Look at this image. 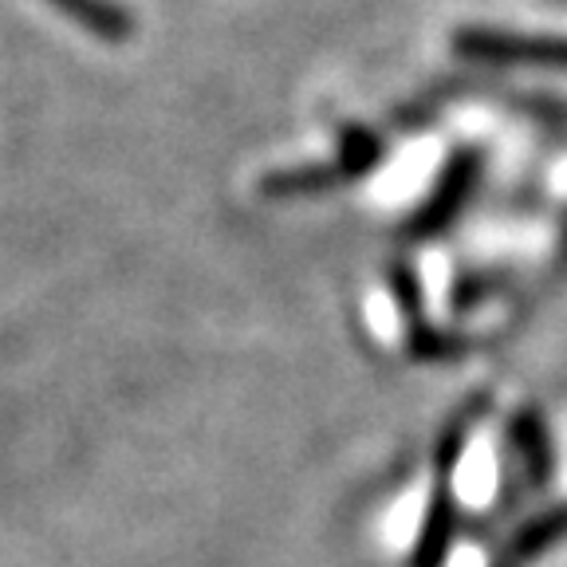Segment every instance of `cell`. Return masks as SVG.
Returning <instances> with one entry per match:
<instances>
[{"mask_svg":"<svg viewBox=\"0 0 567 567\" xmlns=\"http://www.w3.org/2000/svg\"><path fill=\"white\" fill-rule=\"evenodd\" d=\"M453 48L465 60L496 63V68L516 63V68L567 71V40H556V35H513L493 32V28H461L453 35Z\"/></svg>","mask_w":567,"mask_h":567,"instance_id":"cell-1","label":"cell"},{"mask_svg":"<svg viewBox=\"0 0 567 567\" xmlns=\"http://www.w3.org/2000/svg\"><path fill=\"white\" fill-rule=\"evenodd\" d=\"M44 4L68 17L71 24H80L87 35L103 40V44H131L134 28H138L134 12L115 4V0H44Z\"/></svg>","mask_w":567,"mask_h":567,"instance_id":"cell-3","label":"cell"},{"mask_svg":"<svg viewBox=\"0 0 567 567\" xmlns=\"http://www.w3.org/2000/svg\"><path fill=\"white\" fill-rule=\"evenodd\" d=\"M343 174H339L336 162L328 166H292V169H272V174L260 177V194L265 197H311V194H328L331 186H339Z\"/></svg>","mask_w":567,"mask_h":567,"instance_id":"cell-5","label":"cell"},{"mask_svg":"<svg viewBox=\"0 0 567 567\" xmlns=\"http://www.w3.org/2000/svg\"><path fill=\"white\" fill-rule=\"evenodd\" d=\"M559 536H567V508H556V513H544L532 524H524L516 532V556H536V551L551 548Z\"/></svg>","mask_w":567,"mask_h":567,"instance_id":"cell-7","label":"cell"},{"mask_svg":"<svg viewBox=\"0 0 567 567\" xmlns=\"http://www.w3.org/2000/svg\"><path fill=\"white\" fill-rule=\"evenodd\" d=\"M450 536H453V505H450V473H437V488L434 501L425 508L422 520V536L414 544V556L410 567H437L450 551Z\"/></svg>","mask_w":567,"mask_h":567,"instance_id":"cell-4","label":"cell"},{"mask_svg":"<svg viewBox=\"0 0 567 567\" xmlns=\"http://www.w3.org/2000/svg\"><path fill=\"white\" fill-rule=\"evenodd\" d=\"M379 162H382V138L371 126H347V131L339 134L336 166H339V174H343V182L367 177Z\"/></svg>","mask_w":567,"mask_h":567,"instance_id":"cell-6","label":"cell"},{"mask_svg":"<svg viewBox=\"0 0 567 567\" xmlns=\"http://www.w3.org/2000/svg\"><path fill=\"white\" fill-rule=\"evenodd\" d=\"M513 434H516V445H520L528 457H536V465H532V477H540L544 481V470H548V445H544V430H540V422L536 417H528L524 414L520 422L513 425Z\"/></svg>","mask_w":567,"mask_h":567,"instance_id":"cell-8","label":"cell"},{"mask_svg":"<svg viewBox=\"0 0 567 567\" xmlns=\"http://www.w3.org/2000/svg\"><path fill=\"white\" fill-rule=\"evenodd\" d=\"M477 169H481V154H470V151L453 154L450 166H445V174L437 177L434 194L425 197V205L414 213V225H410V229H414L417 237H434V233H442L445 225L461 213V205L470 202V189H473V182H477Z\"/></svg>","mask_w":567,"mask_h":567,"instance_id":"cell-2","label":"cell"}]
</instances>
